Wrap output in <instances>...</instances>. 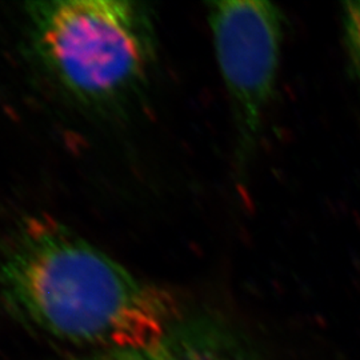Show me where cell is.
I'll use <instances>...</instances> for the list:
<instances>
[{"label":"cell","instance_id":"obj_5","mask_svg":"<svg viewBox=\"0 0 360 360\" xmlns=\"http://www.w3.org/2000/svg\"><path fill=\"white\" fill-rule=\"evenodd\" d=\"M343 27L348 58L360 82V1H351L345 4Z\"/></svg>","mask_w":360,"mask_h":360},{"label":"cell","instance_id":"obj_4","mask_svg":"<svg viewBox=\"0 0 360 360\" xmlns=\"http://www.w3.org/2000/svg\"><path fill=\"white\" fill-rule=\"evenodd\" d=\"M91 360H252L233 335L220 324L199 321L178 324L153 347L105 351Z\"/></svg>","mask_w":360,"mask_h":360},{"label":"cell","instance_id":"obj_2","mask_svg":"<svg viewBox=\"0 0 360 360\" xmlns=\"http://www.w3.org/2000/svg\"><path fill=\"white\" fill-rule=\"evenodd\" d=\"M28 35L53 80L79 102L110 107L141 90L156 55L150 11L136 1L26 4Z\"/></svg>","mask_w":360,"mask_h":360},{"label":"cell","instance_id":"obj_1","mask_svg":"<svg viewBox=\"0 0 360 360\" xmlns=\"http://www.w3.org/2000/svg\"><path fill=\"white\" fill-rule=\"evenodd\" d=\"M0 292L39 330L105 351L153 347L178 321L166 291L49 217H28L7 239Z\"/></svg>","mask_w":360,"mask_h":360},{"label":"cell","instance_id":"obj_3","mask_svg":"<svg viewBox=\"0 0 360 360\" xmlns=\"http://www.w3.org/2000/svg\"><path fill=\"white\" fill-rule=\"evenodd\" d=\"M208 25L243 160L254 150L281 67L283 13L269 1H212Z\"/></svg>","mask_w":360,"mask_h":360}]
</instances>
